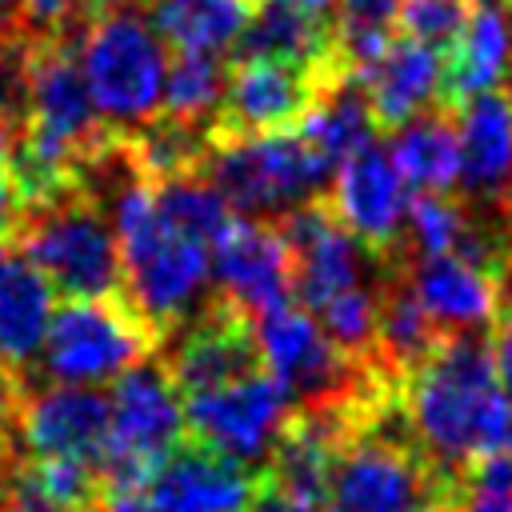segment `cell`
Instances as JSON below:
<instances>
[{
	"label": "cell",
	"instance_id": "15",
	"mask_svg": "<svg viewBox=\"0 0 512 512\" xmlns=\"http://www.w3.org/2000/svg\"><path fill=\"white\" fill-rule=\"evenodd\" d=\"M212 288L240 312L256 316L292 300V252L272 220L236 216L212 244Z\"/></svg>",
	"mask_w": 512,
	"mask_h": 512
},
{
	"label": "cell",
	"instance_id": "38",
	"mask_svg": "<svg viewBox=\"0 0 512 512\" xmlns=\"http://www.w3.org/2000/svg\"><path fill=\"white\" fill-rule=\"evenodd\" d=\"M296 4H304L312 12H324V16H328V8H336V0H296Z\"/></svg>",
	"mask_w": 512,
	"mask_h": 512
},
{
	"label": "cell",
	"instance_id": "18",
	"mask_svg": "<svg viewBox=\"0 0 512 512\" xmlns=\"http://www.w3.org/2000/svg\"><path fill=\"white\" fill-rule=\"evenodd\" d=\"M372 112L376 132H396L416 112L432 108L440 96V52L396 32L388 48L356 76Z\"/></svg>",
	"mask_w": 512,
	"mask_h": 512
},
{
	"label": "cell",
	"instance_id": "23",
	"mask_svg": "<svg viewBox=\"0 0 512 512\" xmlns=\"http://www.w3.org/2000/svg\"><path fill=\"white\" fill-rule=\"evenodd\" d=\"M388 152L412 192H452L460 172L456 112L440 104L416 112L396 128V144Z\"/></svg>",
	"mask_w": 512,
	"mask_h": 512
},
{
	"label": "cell",
	"instance_id": "24",
	"mask_svg": "<svg viewBox=\"0 0 512 512\" xmlns=\"http://www.w3.org/2000/svg\"><path fill=\"white\" fill-rule=\"evenodd\" d=\"M152 32L176 52H228L256 0H140Z\"/></svg>",
	"mask_w": 512,
	"mask_h": 512
},
{
	"label": "cell",
	"instance_id": "1",
	"mask_svg": "<svg viewBox=\"0 0 512 512\" xmlns=\"http://www.w3.org/2000/svg\"><path fill=\"white\" fill-rule=\"evenodd\" d=\"M400 404L420 452L460 492L476 456L512 448V396L496 372L492 328L444 336L436 352L400 380Z\"/></svg>",
	"mask_w": 512,
	"mask_h": 512
},
{
	"label": "cell",
	"instance_id": "16",
	"mask_svg": "<svg viewBox=\"0 0 512 512\" xmlns=\"http://www.w3.org/2000/svg\"><path fill=\"white\" fill-rule=\"evenodd\" d=\"M260 496V476L216 448L184 436L156 468L144 500L168 512H248Z\"/></svg>",
	"mask_w": 512,
	"mask_h": 512
},
{
	"label": "cell",
	"instance_id": "37",
	"mask_svg": "<svg viewBox=\"0 0 512 512\" xmlns=\"http://www.w3.org/2000/svg\"><path fill=\"white\" fill-rule=\"evenodd\" d=\"M12 512H64V508H52V504H40V500H28V496H16Z\"/></svg>",
	"mask_w": 512,
	"mask_h": 512
},
{
	"label": "cell",
	"instance_id": "20",
	"mask_svg": "<svg viewBox=\"0 0 512 512\" xmlns=\"http://www.w3.org/2000/svg\"><path fill=\"white\" fill-rule=\"evenodd\" d=\"M512 64V24L500 4H476L460 36L440 56V108L460 112L472 96L492 92Z\"/></svg>",
	"mask_w": 512,
	"mask_h": 512
},
{
	"label": "cell",
	"instance_id": "34",
	"mask_svg": "<svg viewBox=\"0 0 512 512\" xmlns=\"http://www.w3.org/2000/svg\"><path fill=\"white\" fill-rule=\"evenodd\" d=\"M248 512H304V508H296V504H288L284 496H276V492H264V488H260V496H256V504H252Z\"/></svg>",
	"mask_w": 512,
	"mask_h": 512
},
{
	"label": "cell",
	"instance_id": "22",
	"mask_svg": "<svg viewBox=\"0 0 512 512\" xmlns=\"http://www.w3.org/2000/svg\"><path fill=\"white\" fill-rule=\"evenodd\" d=\"M440 328L432 324V316L424 312L412 280H408V264H392L380 280V312H376V364L400 384L412 368H420L436 344H440Z\"/></svg>",
	"mask_w": 512,
	"mask_h": 512
},
{
	"label": "cell",
	"instance_id": "14",
	"mask_svg": "<svg viewBox=\"0 0 512 512\" xmlns=\"http://www.w3.org/2000/svg\"><path fill=\"white\" fill-rule=\"evenodd\" d=\"M460 172L452 196L496 220H512V100L492 88L456 112Z\"/></svg>",
	"mask_w": 512,
	"mask_h": 512
},
{
	"label": "cell",
	"instance_id": "5",
	"mask_svg": "<svg viewBox=\"0 0 512 512\" xmlns=\"http://www.w3.org/2000/svg\"><path fill=\"white\" fill-rule=\"evenodd\" d=\"M236 216L248 220H280L304 200L328 196L332 164L300 136V132H272V136H216L196 168Z\"/></svg>",
	"mask_w": 512,
	"mask_h": 512
},
{
	"label": "cell",
	"instance_id": "25",
	"mask_svg": "<svg viewBox=\"0 0 512 512\" xmlns=\"http://www.w3.org/2000/svg\"><path fill=\"white\" fill-rule=\"evenodd\" d=\"M300 136H304L332 168H340V160H348L360 144L376 140V124H372V112H368V100H364L360 80H356V76H340V80L316 100V108L304 116Z\"/></svg>",
	"mask_w": 512,
	"mask_h": 512
},
{
	"label": "cell",
	"instance_id": "2",
	"mask_svg": "<svg viewBox=\"0 0 512 512\" xmlns=\"http://www.w3.org/2000/svg\"><path fill=\"white\" fill-rule=\"evenodd\" d=\"M460 500L464 492L420 452L396 388L360 404L320 512H448Z\"/></svg>",
	"mask_w": 512,
	"mask_h": 512
},
{
	"label": "cell",
	"instance_id": "21",
	"mask_svg": "<svg viewBox=\"0 0 512 512\" xmlns=\"http://www.w3.org/2000/svg\"><path fill=\"white\" fill-rule=\"evenodd\" d=\"M48 316H52L48 280L12 240H0V360L24 380L40 356Z\"/></svg>",
	"mask_w": 512,
	"mask_h": 512
},
{
	"label": "cell",
	"instance_id": "33",
	"mask_svg": "<svg viewBox=\"0 0 512 512\" xmlns=\"http://www.w3.org/2000/svg\"><path fill=\"white\" fill-rule=\"evenodd\" d=\"M24 384H28V380H24L20 372H12V368L0 360V436L12 432V424H16V408H20Z\"/></svg>",
	"mask_w": 512,
	"mask_h": 512
},
{
	"label": "cell",
	"instance_id": "26",
	"mask_svg": "<svg viewBox=\"0 0 512 512\" xmlns=\"http://www.w3.org/2000/svg\"><path fill=\"white\" fill-rule=\"evenodd\" d=\"M224 84H228V60L220 52H176L164 72L160 112L212 128L224 100Z\"/></svg>",
	"mask_w": 512,
	"mask_h": 512
},
{
	"label": "cell",
	"instance_id": "4",
	"mask_svg": "<svg viewBox=\"0 0 512 512\" xmlns=\"http://www.w3.org/2000/svg\"><path fill=\"white\" fill-rule=\"evenodd\" d=\"M12 244L64 300L124 296V268L112 220L100 196L84 184L32 200Z\"/></svg>",
	"mask_w": 512,
	"mask_h": 512
},
{
	"label": "cell",
	"instance_id": "17",
	"mask_svg": "<svg viewBox=\"0 0 512 512\" xmlns=\"http://www.w3.org/2000/svg\"><path fill=\"white\" fill-rule=\"evenodd\" d=\"M228 52L232 60H280L324 76H352L336 52V20L296 0H256Z\"/></svg>",
	"mask_w": 512,
	"mask_h": 512
},
{
	"label": "cell",
	"instance_id": "8",
	"mask_svg": "<svg viewBox=\"0 0 512 512\" xmlns=\"http://www.w3.org/2000/svg\"><path fill=\"white\" fill-rule=\"evenodd\" d=\"M292 416V396L272 372H252L244 380L184 396L188 436L204 448L224 452L228 460L260 476L284 420Z\"/></svg>",
	"mask_w": 512,
	"mask_h": 512
},
{
	"label": "cell",
	"instance_id": "32",
	"mask_svg": "<svg viewBox=\"0 0 512 512\" xmlns=\"http://www.w3.org/2000/svg\"><path fill=\"white\" fill-rule=\"evenodd\" d=\"M492 356H496L500 384H504V392L512 396V316H508V312H500L496 324H492Z\"/></svg>",
	"mask_w": 512,
	"mask_h": 512
},
{
	"label": "cell",
	"instance_id": "42",
	"mask_svg": "<svg viewBox=\"0 0 512 512\" xmlns=\"http://www.w3.org/2000/svg\"><path fill=\"white\" fill-rule=\"evenodd\" d=\"M476 4H508V0H476Z\"/></svg>",
	"mask_w": 512,
	"mask_h": 512
},
{
	"label": "cell",
	"instance_id": "9",
	"mask_svg": "<svg viewBox=\"0 0 512 512\" xmlns=\"http://www.w3.org/2000/svg\"><path fill=\"white\" fill-rule=\"evenodd\" d=\"M280 236L288 240L292 252V300L308 312H320L332 296L368 284L384 276V260H376L332 212L328 196L304 200L292 212L276 220Z\"/></svg>",
	"mask_w": 512,
	"mask_h": 512
},
{
	"label": "cell",
	"instance_id": "10",
	"mask_svg": "<svg viewBox=\"0 0 512 512\" xmlns=\"http://www.w3.org/2000/svg\"><path fill=\"white\" fill-rule=\"evenodd\" d=\"M328 204L340 224L384 264H408L404 252V220L412 204V188L400 176L392 152L380 140L360 144L332 172Z\"/></svg>",
	"mask_w": 512,
	"mask_h": 512
},
{
	"label": "cell",
	"instance_id": "29",
	"mask_svg": "<svg viewBox=\"0 0 512 512\" xmlns=\"http://www.w3.org/2000/svg\"><path fill=\"white\" fill-rule=\"evenodd\" d=\"M468 12L472 8L464 0H404L396 32H404V36H412V40H420L444 56V48L460 36Z\"/></svg>",
	"mask_w": 512,
	"mask_h": 512
},
{
	"label": "cell",
	"instance_id": "19",
	"mask_svg": "<svg viewBox=\"0 0 512 512\" xmlns=\"http://www.w3.org/2000/svg\"><path fill=\"white\" fill-rule=\"evenodd\" d=\"M408 280H412L424 312L440 328V336L484 332L500 316V284L452 252L412 256Z\"/></svg>",
	"mask_w": 512,
	"mask_h": 512
},
{
	"label": "cell",
	"instance_id": "11",
	"mask_svg": "<svg viewBox=\"0 0 512 512\" xmlns=\"http://www.w3.org/2000/svg\"><path fill=\"white\" fill-rule=\"evenodd\" d=\"M156 356L168 368L180 396H196V392L244 380L252 372H264L252 316L228 304L224 296H212L188 324L172 328L160 340Z\"/></svg>",
	"mask_w": 512,
	"mask_h": 512
},
{
	"label": "cell",
	"instance_id": "12",
	"mask_svg": "<svg viewBox=\"0 0 512 512\" xmlns=\"http://www.w3.org/2000/svg\"><path fill=\"white\" fill-rule=\"evenodd\" d=\"M340 76L280 60H228V84L216 112V136H272L300 132L304 116Z\"/></svg>",
	"mask_w": 512,
	"mask_h": 512
},
{
	"label": "cell",
	"instance_id": "39",
	"mask_svg": "<svg viewBox=\"0 0 512 512\" xmlns=\"http://www.w3.org/2000/svg\"><path fill=\"white\" fill-rule=\"evenodd\" d=\"M128 512H168V508H160V504H152V500H140V504H132Z\"/></svg>",
	"mask_w": 512,
	"mask_h": 512
},
{
	"label": "cell",
	"instance_id": "6",
	"mask_svg": "<svg viewBox=\"0 0 512 512\" xmlns=\"http://www.w3.org/2000/svg\"><path fill=\"white\" fill-rule=\"evenodd\" d=\"M76 60L108 128L132 132L160 112L168 44L132 4L92 16L80 32Z\"/></svg>",
	"mask_w": 512,
	"mask_h": 512
},
{
	"label": "cell",
	"instance_id": "7",
	"mask_svg": "<svg viewBox=\"0 0 512 512\" xmlns=\"http://www.w3.org/2000/svg\"><path fill=\"white\" fill-rule=\"evenodd\" d=\"M160 348V336L140 320L124 296L64 300L44 328L40 356L28 380L48 384H100L140 364Z\"/></svg>",
	"mask_w": 512,
	"mask_h": 512
},
{
	"label": "cell",
	"instance_id": "13",
	"mask_svg": "<svg viewBox=\"0 0 512 512\" xmlns=\"http://www.w3.org/2000/svg\"><path fill=\"white\" fill-rule=\"evenodd\" d=\"M12 436L24 456H72L96 464L108 440V392L92 384L28 380Z\"/></svg>",
	"mask_w": 512,
	"mask_h": 512
},
{
	"label": "cell",
	"instance_id": "27",
	"mask_svg": "<svg viewBox=\"0 0 512 512\" xmlns=\"http://www.w3.org/2000/svg\"><path fill=\"white\" fill-rule=\"evenodd\" d=\"M152 188V200L160 208V216L180 228L184 236L200 240V244H216L228 224L236 220V212L228 208V200L200 176V172H180V176H168V180H156L148 184Z\"/></svg>",
	"mask_w": 512,
	"mask_h": 512
},
{
	"label": "cell",
	"instance_id": "30",
	"mask_svg": "<svg viewBox=\"0 0 512 512\" xmlns=\"http://www.w3.org/2000/svg\"><path fill=\"white\" fill-rule=\"evenodd\" d=\"M24 208H28V196H24L12 164L0 160V240H16V228L24 220Z\"/></svg>",
	"mask_w": 512,
	"mask_h": 512
},
{
	"label": "cell",
	"instance_id": "31",
	"mask_svg": "<svg viewBox=\"0 0 512 512\" xmlns=\"http://www.w3.org/2000/svg\"><path fill=\"white\" fill-rule=\"evenodd\" d=\"M20 460H24V452H20L16 436L4 432L0 436V512H12V504L20 496Z\"/></svg>",
	"mask_w": 512,
	"mask_h": 512
},
{
	"label": "cell",
	"instance_id": "28",
	"mask_svg": "<svg viewBox=\"0 0 512 512\" xmlns=\"http://www.w3.org/2000/svg\"><path fill=\"white\" fill-rule=\"evenodd\" d=\"M388 272V268H384ZM380 280H368V284H356L340 296H332L320 312H312L320 320V328L328 332V340L348 352L352 360H364V364H376V312H380Z\"/></svg>",
	"mask_w": 512,
	"mask_h": 512
},
{
	"label": "cell",
	"instance_id": "40",
	"mask_svg": "<svg viewBox=\"0 0 512 512\" xmlns=\"http://www.w3.org/2000/svg\"><path fill=\"white\" fill-rule=\"evenodd\" d=\"M504 96L512 100V64H508V72H504Z\"/></svg>",
	"mask_w": 512,
	"mask_h": 512
},
{
	"label": "cell",
	"instance_id": "36",
	"mask_svg": "<svg viewBox=\"0 0 512 512\" xmlns=\"http://www.w3.org/2000/svg\"><path fill=\"white\" fill-rule=\"evenodd\" d=\"M16 8H20V0H0V32H20L16 28Z\"/></svg>",
	"mask_w": 512,
	"mask_h": 512
},
{
	"label": "cell",
	"instance_id": "3",
	"mask_svg": "<svg viewBox=\"0 0 512 512\" xmlns=\"http://www.w3.org/2000/svg\"><path fill=\"white\" fill-rule=\"evenodd\" d=\"M188 436L184 396L176 392L160 356L124 368L108 392V440L96 460L100 512H128L144 500L156 468Z\"/></svg>",
	"mask_w": 512,
	"mask_h": 512
},
{
	"label": "cell",
	"instance_id": "41",
	"mask_svg": "<svg viewBox=\"0 0 512 512\" xmlns=\"http://www.w3.org/2000/svg\"><path fill=\"white\" fill-rule=\"evenodd\" d=\"M504 16H508V24H512V0H508V4H504Z\"/></svg>",
	"mask_w": 512,
	"mask_h": 512
},
{
	"label": "cell",
	"instance_id": "35",
	"mask_svg": "<svg viewBox=\"0 0 512 512\" xmlns=\"http://www.w3.org/2000/svg\"><path fill=\"white\" fill-rule=\"evenodd\" d=\"M128 4H140V0H76V8L92 20V16H100V12H112V8H128Z\"/></svg>",
	"mask_w": 512,
	"mask_h": 512
}]
</instances>
